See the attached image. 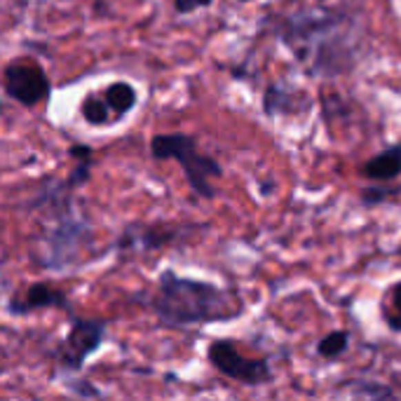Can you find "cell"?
I'll list each match as a JSON object with an SVG mask.
<instances>
[{
  "instance_id": "6da1fadb",
  "label": "cell",
  "mask_w": 401,
  "mask_h": 401,
  "mask_svg": "<svg viewBox=\"0 0 401 401\" xmlns=\"http://www.w3.org/2000/svg\"><path fill=\"white\" fill-rule=\"evenodd\" d=\"M277 38L310 75L338 78L357 66V26L338 12H298L275 26Z\"/></svg>"
},
{
  "instance_id": "7a4b0ae2",
  "label": "cell",
  "mask_w": 401,
  "mask_h": 401,
  "mask_svg": "<svg viewBox=\"0 0 401 401\" xmlns=\"http://www.w3.org/2000/svg\"><path fill=\"white\" fill-rule=\"evenodd\" d=\"M148 307L167 329L230 322L242 317L244 312L242 300L235 294L225 291L214 282L183 277L172 267L160 272Z\"/></svg>"
},
{
  "instance_id": "3957f363",
  "label": "cell",
  "mask_w": 401,
  "mask_h": 401,
  "mask_svg": "<svg viewBox=\"0 0 401 401\" xmlns=\"http://www.w3.org/2000/svg\"><path fill=\"white\" fill-rule=\"evenodd\" d=\"M150 155L155 160H174L185 174V181L193 188L195 195L212 200L216 195L212 185V178H218L223 174V167L212 155L200 153L197 141L190 134L172 132V134H155L150 138Z\"/></svg>"
},
{
  "instance_id": "277c9868",
  "label": "cell",
  "mask_w": 401,
  "mask_h": 401,
  "mask_svg": "<svg viewBox=\"0 0 401 401\" xmlns=\"http://www.w3.org/2000/svg\"><path fill=\"white\" fill-rule=\"evenodd\" d=\"M207 362L218 371L220 376L240 382L247 387H260L272 382V369L265 357H247L237 350L232 338H216L207 347Z\"/></svg>"
},
{
  "instance_id": "5b68a950",
  "label": "cell",
  "mask_w": 401,
  "mask_h": 401,
  "mask_svg": "<svg viewBox=\"0 0 401 401\" xmlns=\"http://www.w3.org/2000/svg\"><path fill=\"white\" fill-rule=\"evenodd\" d=\"M3 92L24 108H36L52 96V83L36 59L19 56L5 63L3 68Z\"/></svg>"
},
{
  "instance_id": "8992f818",
  "label": "cell",
  "mask_w": 401,
  "mask_h": 401,
  "mask_svg": "<svg viewBox=\"0 0 401 401\" xmlns=\"http://www.w3.org/2000/svg\"><path fill=\"white\" fill-rule=\"evenodd\" d=\"M106 336H108V324L103 319L71 315V327H68V333L63 336L59 350H56V362H59L61 369L78 373L87 359L94 352H99V347L103 345Z\"/></svg>"
},
{
  "instance_id": "52a82bcc",
  "label": "cell",
  "mask_w": 401,
  "mask_h": 401,
  "mask_svg": "<svg viewBox=\"0 0 401 401\" xmlns=\"http://www.w3.org/2000/svg\"><path fill=\"white\" fill-rule=\"evenodd\" d=\"M90 237V225L83 223L73 216V212L61 214L56 220V228L50 232L48 237V249L50 258L45 265L50 267H66L73 260V254H78L80 244Z\"/></svg>"
},
{
  "instance_id": "ba28073f",
  "label": "cell",
  "mask_w": 401,
  "mask_h": 401,
  "mask_svg": "<svg viewBox=\"0 0 401 401\" xmlns=\"http://www.w3.org/2000/svg\"><path fill=\"white\" fill-rule=\"evenodd\" d=\"M48 307H56V310H63L68 315H73L71 300L66 298V294L59 291V289H52L50 284L45 282H33L28 284L24 298H12L8 303L10 315H31L36 310H48Z\"/></svg>"
},
{
  "instance_id": "9c48e42d",
  "label": "cell",
  "mask_w": 401,
  "mask_h": 401,
  "mask_svg": "<svg viewBox=\"0 0 401 401\" xmlns=\"http://www.w3.org/2000/svg\"><path fill=\"white\" fill-rule=\"evenodd\" d=\"M310 108V99L303 92H294L284 85L270 83L263 92V113L270 120L287 118V115H298Z\"/></svg>"
},
{
  "instance_id": "30bf717a",
  "label": "cell",
  "mask_w": 401,
  "mask_h": 401,
  "mask_svg": "<svg viewBox=\"0 0 401 401\" xmlns=\"http://www.w3.org/2000/svg\"><path fill=\"white\" fill-rule=\"evenodd\" d=\"M362 174L373 183H389L401 176V143L387 146L385 150L376 153L373 158L362 167Z\"/></svg>"
},
{
  "instance_id": "8fae6325",
  "label": "cell",
  "mask_w": 401,
  "mask_h": 401,
  "mask_svg": "<svg viewBox=\"0 0 401 401\" xmlns=\"http://www.w3.org/2000/svg\"><path fill=\"white\" fill-rule=\"evenodd\" d=\"M103 96H106L108 106L113 110L115 122L125 118L130 110H134V106H136V101H138L136 90H134V85H130L127 80H115L113 85H108Z\"/></svg>"
},
{
  "instance_id": "7c38bea8",
  "label": "cell",
  "mask_w": 401,
  "mask_h": 401,
  "mask_svg": "<svg viewBox=\"0 0 401 401\" xmlns=\"http://www.w3.org/2000/svg\"><path fill=\"white\" fill-rule=\"evenodd\" d=\"M80 113L87 125L92 127H101L110 122V106L106 101V96H96V94H87L80 103Z\"/></svg>"
},
{
  "instance_id": "4fadbf2b",
  "label": "cell",
  "mask_w": 401,
  "mask_h": 401,
  "mask_svg": "<svg viewBox=\"0 0 401 401\" xmlns=\"http://www.w3.org/2000/svg\"><path fill=\"white\" fill-rule=\"evenodd\" d=\"M382 319L392 333H401V280L389 287L387 300L382 305Z\"/></svg>"
},
{
  "instance_id": "5bb4252c",
  "label": "cell",
  "mask_w": 401,
  "mask_h": 401,
  "mask_svg": "<svg viewBox=\"0 0 401 401\" xmlns=\"http://www.w3.org/2000/svg\"><path fill=\"white\" fill-rule=\"evenodd\" d=\"M350 345V333L347 331H331L317 342V354L324 359H336Z\"/></svg>"
},
{
  "instance_id": "9a60e30c",
  "label": "cell",
  "mask_w": 401,
  "mask_h": 401,
  "mask_svg": "<svg viewBox=\"0 0 401 401\" xmlns=\"http://www.w3.org/2000/svg\"><path fill=\"white\" fill-rule=\"evenodd\" d=\"M399 190L394 188H380V185H369V188L362 190V195H359V200H362L364 207H376V205H382V202H387L392 195H397Z\"/></svg>"
},
{
  "instance_id": "2e32d148",
  "label": "cell",
  "mask_w": 401,
  "mask_h": 401,
  "mask_svg": "<svg viewBox=\"0 0 401 401\" xmlns=\"http://www.w3.org/2000/svg\"><path fill=\"white\" fill-rule=\"evenodd\" d=\"M92 162L94 160H80V162H75V169L68 174V185L71 188H83V185H87L92 181Z\"/></svg>"
},
{
  "instance_id": "e0dca14e",
  "label": "cell",
  "mask_w": 401,
  "mask_h": 401,
  "mask_svg": "<svg viewBox=\"0 0 401 401\" xmlns=\"http://www.w3.org/2000/svg\"><path fill=\"white\" fill-rule=\"evenodd\" d=\"M352 394H357V397H392V389L380 385V382H371V387H362V382H359L357 387L352 389Z\"/></svg>"
},
{
  "instance_id": "ac0fdd59",
  "label": "cell",
  "mask_w": 401,
  "mask_h": 401,
  "mask_svg": "<svg viewBox=\"0 0 401 401\" xmlns=\"http://www.w3.org/2000/svg\"><path fill=\"white\" fill-rule=\"evenodd\" d=\"M214 0H174V10L178 14H190V12H197L202 8H209Z\"/></svg>"
},
{
  "instance_id": "d6986e66",
  "label": "cell",
  "mask_w": 401,
  "mask_h": 401,
  "mask_svg": "<svg viewBox=\"0 0 401 401\" xmlns=\"http://www.w3.org/2000/svg\"><path fill=\"white\" fill-rule=\"evenodd\" d=\"M68 155L80 162V160H94V150L92 146H87V143H73V146H68Z\"/></svg>"
},
{
  "instance_id": "ffe728a7",
  "label": "cell",
  "mask_w": 401,
  "mask_h": 401,
  "mask_svg": "<svg viewBox=\"0 0 401 401\" xmlns=\"http://www.w3.org/2000/svg\"><path fill=\"white\" fill-rule=\"evenodd\" d=\"M240 3H251V0H240Z\"/></svg>"
},
{
  "instance_id": "44dd1931",
  "label": "cell",
  "mask_w": 401,
  "mask_h": 401,
  "mask_svg": "<svg viewBox=\"0 0 401 401\" xmlns=\"http://www.w3.org/2000/svg\"><path fill=\"white\" fill-rule=\"evenodd\" d=\"M397 254H399V256H401V247H399V249H397Z\"/></svg>"
},
{
  "instance_id": "7402d4cb",
  "label": "cell",
  "mask_w": 401,
  "mask_h": 401,
  "mask_svg": "<svg viewBox=\"0 0 401 401\" xmlns=\"http://www.w3.org/2000/svg\"><path fill=\"white\" fill-rule=\"evenodd\" d=\"M319 3H327V0H319Z\"/></svg>"
}]
</instances>
